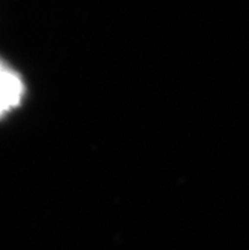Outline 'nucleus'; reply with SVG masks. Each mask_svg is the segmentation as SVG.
Returning <instances> with one entry per match:
<instances>
[{"label":"nucleus","mask_w":249,"mask_h":250,"mask_svg":"<svg viewBox=\"0 0 249 250\" xmlns=\"http://www.w3.org/2000/svg\"><path fill=\"white\" fill-rule=\"evenodd\" d=\"M24 95V80L15 67L0 57V120L21 105Z\"/></svg>","instance_id":"1"}]
</instances>
